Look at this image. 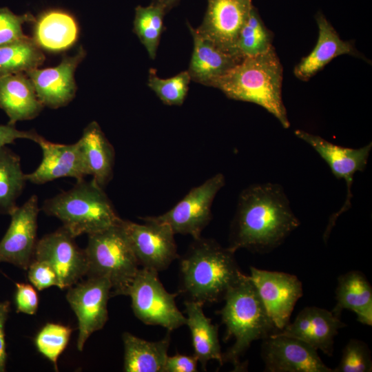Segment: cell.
Segmentation results:
<instances>
[{
  "label": "cell",
  "mask_w": 372,
  "mask_h": 372,
  "mask_svg": "<svg viewBox=\"0 0 372 372\" xmlns=\"http://www.w3.org/2000/svg\"><path fill=\"white\" fill-rule=\"evenodd\" d=\"M231 223L228 248L267 253L279 247L300 225L282 185L254 184L240 194Z\"/></svg>",
  "instance_id": "obj_1"
},
{
  "label": "cell",
  "mask_w": 372,
  "mask_h": 372,
  "mask_svg": "<svg viewBox=\"0 0 372 372\" xmlns=\"http://www.w3.org/2000/svg\"><path fill=\"white\" fill-rule=\"evenodd\" d=\"M234 254L214 239H194L180 262L178 294L202 304L223 300L243 273Z\"/></svg>",
  "instance_id": "obj_2"
},
{
  "label": "cell",
  "mask_w": 372,
  "mask_h": 372,
  "mask_svg": "<svg viewBox=\"0 0 372 372\" xmlns=\"http://www.w3.org/2000/svg\"><path fill=\"white\" fill-rule=\"evenodd\" d=\"M282 65L272 46L258 55L244 57L210 87L220 90L229 99L261 106L284 128H289L282 96Z\"/></svg>",
  "instance_id": "obj_3"
},
{
  "label": "cell",
  "mask_w": 372,
  "mask_h": 372,
  "mask_svg": "<svg viewBox=\"0 0 372 372\" xmlns=\"http://www.w3.org/2000/svg\"><path fill=\"white\" fill-rule=\"evenodd\" d=\"M225 305L219 314L226 327L224 340L234 338V343L223 354V361L233 364L236 371L246 369L240 358L251 344L279 332L249 276L242 274L227 290Z\"/></svg>",
  "instance_id": "obj_4"
},
{
  "label": "cell",
  "mask_w": 372,
  "mask_h": 372,
  "mask_svg": "<svg viewBox=\"0 0 372 372\" xmlns=\"http://www.w3.org/2000/svg\"><path fill=\"white\" fill-rule=\"evenodd\" d=\"M42 209L59 218L74 238L103 231L118 225L122 220L103 188L93 179L77 180L68 191L46 200Z\"/></svg>",
  "instance_id": "obj_5"
},
{
  "label": "cell",
  "mask_w": 372,
  "mask_h": 372,
  "mask_svg": "<svg viewBox=\"0 0 372 372\" xmlns=\"http://www.w3.org/2000/svg\"><path fill=\"white\" fill-rule=\"evenodd\" d=\"M84 250L86 276L107 278L111 298L128 296L140 265L121 225L88 235Z\"/></svg>",
  "instance_id": "obj_6"
},
{
  "label": "cell",
  "mask_w": 372,
  "mask_h": 372,
  "mask_svg": "<svg viewBox=\"0 0 372 372\" xmlns=\"http://www.w3.org/2000/svg\"><path fill=\"white\" fill-rule=\"evenodd\" d=\"M161 282L158 273L140 268L130 287L128 296L135 316L145 324L158 325L172 331L186 323L175 298Z\"/></svg>",
  "instance_id": "obj_7"
},
{
  "label": "cell",
  "mask_w": 372,
  "mask_h": 372,
  "mask_svg": "<svg viewBox=\"0 0 372 372\" xmlns=\"http://www.w3.org/2000/svg\"><path fill=\"white\" fill-rule=\"evenodd\" d=\"M225 184V176L218 173L192 188L168 211L147 218L167 224L174 234L190 235L194 239H198L201 237L203 230L211 219L213 201Z\"/></svg>",
  "instance_id": "obj_8"
},
{
  "label": "cell",
  "mask_w": 372,
  "mask_h": 372,
  "mask_svg": "<svg viewBox=\"0 0 372 372\" xmlns=\"http://www.w3.org/2000/svg\"><path fill=\"white\" fill-rule=\"evenodd\" d=\"M294 134L316 150L329 165L337 179H343L346 183L347 198L341 209L332 214L329 220L322 236L324 242H326L338 216L351 206L353 178L357 172L364 171L372 149V143L360 148H351L333 144L320 136L304 130H296Z\"/></svg>",
  "instance_id": "obj_9"
},
{
  "label": "cell",
  "mask_w": 372,
  "mask_h": 372,
  "mask_svg": "<svg viewBox=\"0 0 372 372\" xmlns=\"http://www.w3.org/2000/svg\"><path fill=\"white\" fill-rule=\"evenodd\" d=\"M145 224L121 220L122 227L140 266L155 272L167 269L178 258L174 233L169 225L142 218Z\"/></svg>",
  "instance_id": "obj_10"
},
{
  "label": "cell",
  "mask_w": 372,
  "mask_h": 372,
  "mask_svg": "<svg viewBox=\"0 0 372 372\" xmlns=\"http://www.w3.org/2000/svg\"><path fill=\"white\" fill-rule=\"evenodd\" d=\"M111 289L110 282L104 277H87L68 288L66 299L78 319L79 351H83L88 338L107 321Z\"/></svg>",
  "instance_id": "obj_11"
},
{
  "label": "cell",
  "mask_w": 372,
  "mask_h": 372,
  "mask_svg": "<svg viewBox=\"0 0 372 372\" xmlns=\"http://www.w3.org/2000/svg\"><path fill=\"white\" fill-rule=\"evenodd\" d=\"M249 278L255 285L267 313L280 331L289 323L297 301L302 296V284L288 273L250 267Z\"/></svg>",
  "instance_id": "obj_12"
},
{
  "label": "cell",
  "mask_w": 372,
  "mask_h": 372,
  "mask_svg": "<svg viewBox=\"0 0 372 372\" xmlns=\"http://www.w3.org/2000/svg\"><path fill=\"white\" fill-rule=\"evenodd\" d=\"M34 259L49 264L56 273L59 288L77 283L87 273V259L74 237L63 227L37 241Z\"/></svg>",
  "instance_id": "obj_13"
},
{
  "label": "cell",
  "mask_w": 372,
  "mask_h": 372,
  "mask_svg": "<svg viewBox=\"0 0 372 372\" xmlns=\"http://www.w3.org/2000/svg\"><path fill=\"white\" fill-rule=\"evenodd\" d=\"M252 6V0H207L203 21L195 29L225 52L240 56L236 43Z\"/></svg>",
  "instance_id": "obj_14"
},
{
  "label": "cell",
  "mask_w": 372,
  "mask_h": 372,
  "mask_svg": "<svg viewBox=\"0 0 372 372\" xmlns=\"http://www.w3.org/2000/svg\"><path fill=\"white\" fill-rule=\"evenodd\" d=\"M38 198L33 195L10 214V225L0 241V263L8 262L27 270L37 243Z\"/></svg>",
  "instance_id": "obj_15"
},
{
  "label": "cell",
  "mask_w": 372,
  "mask_h": 372,
  "mask_svg": "<svg viewBox=\"0 0 372 372\" xmlns=\"http://www.w3.org/2000/svg\"><path fill=\"white\" fill-rule=\"evenodd\" d=\"M261 356L269 372H333L318 350L298 338L276 333L262 340Z\"/></svg>",
  "instance_id": "obj_16"
},
{
  "label": "cell",
  "mask_w": 372,
  "mask_h": 372,
  "mask_svg": "<svg viewBox=\"0 0 372 372\" xmlns=\"http://www.w3.org/2000/svg\"><path fill=\"white\" fill-rule=\"evenodd\" d=\"M85 55V50L81 46L75 54L64 56L55 67L37 68L25 72L44 107L59 108L74 99L76 91L74 72Z\"/></svg>",
  "instance_id": "obj_17"
},
{
  "label": "cell",
  "mask_w": 372,
  "mask_h": 372,
  "mask_svg": "<svg viewBox=\"0 0 372 372\" xmlns=\"http://www.w3.org/2000/svg\"><path fill=\"white\" fill-rule=\"evenodd\" d=\"M42 151V160L26 180L34 184H44L57 178L71 177L76 181L87 176L82 152L78 141L65 145L52 143L43 136L36 142Z\"/></svg>",
  "instance_id": "obj_18"
},
{
  "label": "cell",
  "mask_w": 372,
  "mask_h": 372,
  "mask_svg": "<svg viewBox=\"0 0 372 372\" xmlns=\"http://www.w3.org/2000/svg\"><path fill=\"white\" fill-rule=\"evenodd\" d=\"M347 324L331 311L317 307L302 309L292 323L278 333L304 341L316 350L331 356L334 338Z\"/></svg>",
  "instance_id": "obj_19"
},
{
  "label": "cell",
  "mask_w": 372,
  "mask_h": 372,
  "mask_svg": "<svg viewBox=\"0 0 372 372\" xmlns=\"http://www.w3.org/2000/svg\"><path fill=\"white\" fill-rule=\"evenodd\" d=\"M318 28L317 43L312 51L296 65L293 74L301 81H308L338 56H359L353 44L340 39L333 25L319 12L316 15Z\"/></svg>",
  "instance_id": "obj_20"
},
{
  "label": "cell",
  "mask_w": 372,
  "mask_h": 372,
  "mask_svg": "<svg viewBox=\"0 0 372 372\" xmlns=\"http://www.w3.org/2000/svg\"><path fill=\"white\" fill-rule=\"evenodd\" d=\"M193 38V51L187 70L191 80L206 86L227 73L242 59L225 52L209 39L200 35L187 22Z\"/></svg>",
  "instance_id": "obj_21"
},
{
  "label": "cell",
  "mask_w": 372,
  "mask_h": 372,
  "mask_svg": "<svg viewBox=\"0 0 372 372\" xmlns=\"http://www.w3.org/2000/svg\"><path fill=\"white\" fill-rule=\"evenodd\" d=\"M44 105L25 73L0 78V108L9 118V124L31 120L37 116Z\"/></svg>",
  "instance_id": "obj_22"
},
{
  "label": "cell",
  "mask_w": 372,
  "mask_h": 372,
  "mask_svg": "<svg viewBox=\"0 0 372 372\" xmlns=\"http://www.w3.org/2000/svg\"><path fill=\"white\" fill-rule=\"evenodd\" d=\"M34 37L42 50L60 52L72 47L77 41L79 28L70 12L50 8L41 12L34 22Z\"/></svg>",
  "instance_id": "obj_23"
},
{
  "label": "cell",
  "mask_w": 372,
  "mask_h": 372,
  "mask_svg": "<svg viewBox=\"0 0 372 372\" xmlns=\"http://www.w3.org/2000/svg\"><path fill=\"white\" fill-rule=\"evenodd\" d=\"M87 176L101 187L113 176L115 152L101 127L96 121L88 124L78 141Z\"/></svg>",
  "instance_id": "obj_24"
},
{
  "label": "cell",
  "mask_w": 372,
  "mask_h": 372,
  "mask_svg": "<svg viewBox=\"0 0 372 372\" xmlns=\"http://www.w3.org/2000/svg\"><path fill=\"white\" fill-rule=\"evenodd\" d=\"M335 300L331 311L335 316L341 317L342 311L348 309L361 324L372 325V287L363 273L352 270L340 276Z\"/></svg>",
  "instance_id": "obj_25"
},
{
  "label": "cell",
  "mask_w": 372,
  "mask_h": 372,
  "mask_svg": "<svg viewBox=\"0 0 372 372\" xmlns=\"http://www.w3.org/2000/svg\"><path fill=\"white\" fill-rule=\"evenodd\" d=\"M187 315L185 325L189 329L194 355L204 371L209 360H217L223 364V353L218 339V326L214 324L203 309L201 303L186 300L184 302Z\"/></svg>",
  "instance_id": "obj_26"
},
{
  "label": "cell",
  "mask_w": 372,
  "mask_h": 372,
  "mask_svg": "<svg viewBox=\"0 0 372 372\" xmlns=\"http://www.w3.org/2000/svg\"><path fill=\"white\" fill-rule=\"evenodd\" d=\"M124 345L123 371L125 372H163L168 356L170 335L150 342L130 333L123 334Z\"/></svg>",
  "instance_id": "obj_27"
},
{
  "label": "cell",
  "mask_w": 372,
  "mask_h": 372,
  "mask_svg": "<svg viewBox=\"0 0 372 372\" xmlns=\"http://www.w3.org/2000/svg\"><path fill=\"white\" fill-rule=\"evenodd\" d=\"M45 61L42 49L28 36L0 45V78L37 68Z\"/></svg>",
  "instance_id": "obj_28"
},
{
  "label": "cell",
  "mask_w": 372,
  "mask_h": 372,
  "mask_svg": "<svg viewBox=\"0 0 372 372\" xmlns=\"http://www.w3.org/2000/svg\"><path fill=\"white\" fill-rule=\"evenodd\" d=\"M20 157L6 146L0 149V214H10L25 182Z\"/></svg>",
  "instance_id": "obj_29"
},
{
  "label": "cell",
  "mask_w": 372,
  "mask_h": 372,
  "mask_svg": "<svg viewBox=\"0 0 372 372\" xmlns=\"http://www.w3.org/2000/svg\"><path fill=\"white\" fill-rule=\"evenodd\" d=\"M165 15V12L161 7L152 3L135 8L133 30L152 59L156 56Z\"/></svg>",
  "instance_id": "obj_30"
},
{
  "label": "cell",
  "mask_w": 372,
  "mask_h": 372,
  "mask_svg": "<svg viewBox=\"0 0 372 372\" xmlns=\"http://www.w3.org/2000/svg\"><path fill=\"white\" fill-rule=\"evenodd\" d=\"M272 37L253 5L238 38L237 54L242 58L262 54L272 47Z\"/></svg>",
  "instance_id": "obj_31"
},
{
  "label": "cell",
  "mask_w": 372,
  "mask_h": 372,
  "mask_svg": "<svg viewBox=\"0 0 372 372\" xmlns=\"http://www.w3.org/2000/svg\"><path fill=\"white\" fill-rule=\"evenodd\" d=\"M191 77L187 70L176 75L162 79L151 68L148 74L147 85L159 99L167 105H181L187 95Z\"/></svg>",
  "instance_id": "obj_32"
},
{
  "label": "cell",
  "mask_w": 372,
  "mask_h": 372,
  "mask_svg": "<svg viewBox=\"0 0 372 372\" xmlns=\"http://www.w3.org/2000/svg\"><path fill=\"white\" fill-rule=\"evenodd\" d=\"M71 333L70 327L47 323L35 338L37 350L53 364L56 371L58 369L57 360L67 347Z\"/></svg>",
  "instance_id": "obj_33"
},
{
  "label": "cell",
  "mask_w": 372,
  "mask_h": 372,
  "mask_svg": "<svg viewBox=\"0 0 372 372\" xmlns=\"http://www.w3.org/2000/svg\"><path fill=\"white\" fill-rule=\"evenodd\" d=\"M372 359L368 345L357 339L350 340L342 350L340 361L333 372H371Z\"/></svg>",
  "instance_id": "obj_34"
},
{
  "label": "cell",
  "mask_w": 372,
  "mask_h": 372,
  "mask_svg": "<svg viewBox=\"0 0 372 372\" xmlns=\"http://www.w3.org/2000/svg\"><path fill=\"white\" fill-rule=\"evenodd\" d=\"M34 21V17L30 12L18 15L6 7L0 8V45L27 37L23 32L22 25Z\"/></svg>",
  "instance_id": "obj_35"
},
{
  "label": "cell",
  "mask_w": 372,
  "mask_h": 372,
  "mask_svg": "<svg viewBox=\"0 0 372 372\" xmlns=\"http://www.w3.org/2000/svg\"><path fill=\"white\" fill-rule=\"evenodd\" d=\"M27 270L29 281L39 291L52 286L59 288L56 273L47 262L33 259Z\"/></svg>",
  "instance_id": "obj_36"
},
{
  "label": "cell",
  "mask_w": 372,
  "mask_h": 372,
  "mask_svg": "<svg viewBox=\"0 0 372 372\" xmlns=\"http://www.w3.org/2000/svg\"><path fill=\"white\" fill-rule=\"evenodd\" d=\"M14 302L17 312L33 315L39 304L38 293L34 288L26 283L16 284Z\"/></svg>",
  "instance_id": "obj_37"
},
{
  "label": "cell",
  "mask_w": 372,
  "mask_h": 372,
  "mask_svg": "<svg viewBox=\"0 0 372 372\" xmlns=\"http://www.w3.org/2000/svg\"><path fill=\"white\" fill-rule=\"evenodd\" d=\"M198 360L193 355L177 353L167 356L163 372H196Z\"/></svg>",
  "instance_id": "obj_38"
},
{
  "label": "cell",
  "mask_w": 372,
  "mask_h": 372,
  "mask_svg": "<svg viewBox=\"0 0 372 372\" xmlns=\"http://www.w3.org/2000/svg\"><path fill=\"white\" fill-rule=\"evenodd\" d=\"M39 136V134L34 130H19L16 128L15 125L9 123L0 125V149L20 138L29 139L36 142Z\"/></svg>",
  "instance_id": "obj_39"
},
{
  "label": "cell",
  "mask_w": 372,
  "mask_h": 372,
  "mask_svg": "<svg viewBox=\"0 0 372 372\" xmlns=\"http://www.w3.org/2000/svg\"><path fill=\"white\" fill-rule=\"evenodd\" d=\"M10 310L9 301L0 302V372L6 370L7 353L4 327Z\"/></svg>",
  "instance_id": "obj_40"
},
{
  "label": "cell",
  "mask_w": 372,
  "mask_h": 372,
  "mask_svg": "<svg viewBox=\"0 0 372 372\" xmlns=\"http://www.w3.org/2000/svg\"><path fill=\"white\" fill-rule=\"evenodd\" d=\"M180 0H152L151 3L161 7L165 14L175 7Z\"/></svg>",
  "instance_id": "obj_41"
}]
</instances>
